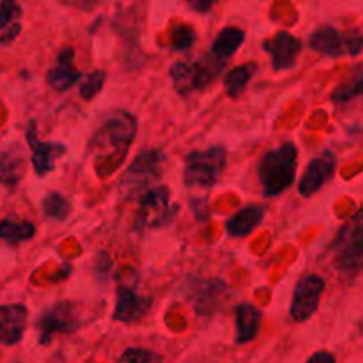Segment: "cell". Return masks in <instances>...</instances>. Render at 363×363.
<instances>
[{"instance_id": "obj_1", "label": "cell", "mask_w": 363, "mask_h": 363, "mask_svg": "<svg viewBox=\"0 0 363 363\" xmlns=\"http://www.w3.org/2000/svg\"><path fill=\"white\" fill-rule=\"evenodd\" d=\"M137 128V119L130 112L117 110L94 131L89 142V153L98 178H110L123 167Z\"/></svg>"}, {"instance_id": "obj_2", "label": "cell", "mask_w": 363, "mask_h": 363, "mask_svg": "<svg viewBox=\"0 0 363 363\" xmlns=\"http://www.w3.org/2000/svg\"><path fill=\"white\" fill-rule=\"evenodd\" d=\"M298 168V147L295 142H285L262 156L259 164V181L262 195L276 197L293 186Z\"/></svg>"}, {"instance_id": "obj_3", "label": "cell", "mask_w": 363, "mask_h": 363, "mask_svg": "<svg viewBox=\"0 0 363 363\" xmlns=\"http://www.w3.org/2000/svg\"><path fill=\"white\" fill-rule=\"evenodd\" d=\"M223 62L220 59L202 57L197 61H179L171 66V78L178 94L188 96L192 92L202 91L213 84L222 73Z\"/></svg>"}, {"instance_id": "obj_4", "label": "cell", "mask_w": 363, "mask_h": 363, "mask_svg": "<svg viewBox=\"0 0 363 363\" xmlns=\"http://www.w3.org/2000/svg\"><path fill=\"white\" fill-rule=\"evenodd\" d=\"M331 252L335 255L333 262L338 273L349 280L356 278L359 269H362L363 257L362 211H356L355 216L338 230L337 238L331 245Z\"/></svg>"}, {"instance_id": "obj_5", "label": "cell", "mask_w": 363, "mask_h": 363, "mask_svg": "<svg viewBox=\"0 0 363 363\" xmlns=\"http://www.w3.org/2000/svg\"><path fill=\"white\" fill-rule=\"evenodd\" d=\"M227 165L223 145H213L206 151H192L185 160V185L188 188H211L222 178Z\"/></svg>"}, {"instance_id": "obj_6", "label": "cell", "mask_w": 363, "mask_h": 363, "mask_svg": "<svg viewBox=\"0 0 363 363\" xmlns=\"http://www.w3.org/2000/svg\"><path fill=\"white\" fill-rule=\"evenodd\" d=\"M178 206L171 204V190L167 186L151 188L138 199L137 230L158 229L174 220Z\"/></svg>"}, {"instance_id": "obj_7", "label": "cell", "mask_w": 363, "mask_h": 363, "mask_svg": "<svg viewBox=\"0 0 363 363\" xmlns=\"http://www.w3.org/2000/svg\"><path fill=\"white\" fill-rule=\"evenodd\" d=\"M309 47L314 51H317V54L326 55V57L331 59L344 57V55L356 57V55L362 54L363 39L359 30L342 32V30L335 29V27L324 25L314 30L312 36L309 37Z\"/></svg>"}, {"instance_id": "obj_8", "label": "cell", "mask_w": 363, "mask_h": 363, "mask_svg": "<svg viewBox=\"0 0 363 363\" xmlns=\"http://www.w3.org/2000/svg\"><path fill=\"white\" fill-rule=\"evenodd\" d=\"M165 153L161 149H142L135 156L130 167L124 172L121 188L126 193L140 192L144 186L149 185L151 181H156L161 176V167H164Z\"/></svg>"}, {"instance_id": "obj_9", "label": "cell", "mask_w": 363, "mask_h": 363, "mask_svg": "<svg viewBox=\"0 0 363 363\" xmlns=\"http://www.w3.org/2000/svg\"><path fill=\"white\" fill-rule=\"evenodd\" d=\"M138 276L131 280V283H126L123 276L117 275V295H116V310H113V319L119 323L131 324L138 323L144 319L149 312L153 300L147 296L137 295Z\"/></svg>"}, {"instance_id": "obj_10", "label": "cell", "mask_w": 363, "mask_h": 363, "mask_svg": "<svg viewBox=\"0 0 363 363\" xmlns=\"http://www.w3.org/2000/svg\"><path fill=\"white\" fill-rule=\"evenodd\" d=\"M82 326L77 317V307L75 303L61 302L50 307L47 312L41 314L36 321V330L39 331V344L48 345L57 333H73Z\"/></svg>"}, {"instance_id": "obj_11", "label": "cell", "mask_w": 363, "mask_h": 363, "mask_svg": "<svg viewBox=\"0 0 363 363\" xmlns=\"http://www.w3.org/2000/svg\"><path fill=\"white\" fill-rule=\"evenodd\" d=\"M324 278L319 275H305L298 280L293 293L289 314L296 323L309 321L316 314L324 293Z\"/></svg>"}, {"instance_id": "obj_12", "label": "cell", "mask_w": 363, "mask_h": 363, "mask_svg": "<svg viewBox=\"0 0 363 363\" xmlns=\"http://www.w3.org/2000/svg\"><path fill=\"white\" fill-rule=\"evenodd\" d=\"M25 137L27 144H29L30 151H32V165L34 172H36L39 178H44L47 174H50L51 171H55V161L61 156H64L68 147L64 144H59V142H43L37 137V123L36 121H29L25 128Z\"/></svg>"}, {"instance_id": "obj_13", "label": "cell", "mask_w": 363, "mask_h": 363, "mask_svg": "<svg viewBox=\"0 0 363 363\" xmlns=\"http://www.w3.org/2000/svg\"><path fill=\"white\" fill-rule=\"evenodd\" d=\"M337 171V156L331 151H324L321 156L310 160L300 179L298 190L303 197H312L326 185Z\"/></svg>"}, {"instance_id": "obj_14", "label": "cell", "mask_w": 363, "mask_h": 363, "mask_svg": "<svg viewBox=\"0 0 363 363\" xmlns=\"http://www.w3.org/2000/svg\"><path fill=\"white\" fill-rule=\"evenodd\" d=\"M262 48L271 55L273 69L275 71H285V69L296 66V61L302 54L303 43L296 36L282 30V32H276L271 41H266Z\"/></svg>"}, {"instance_id": "obj_15", "label": "cell", "mask_w": 363, "mask_h": 363, "mask_svg": "<svg viewBox=\"0 0 363 363\" xmlns=\"http://www.w3.org/2000/svg\"><path fill=\"white\" fill-rule=\"evenodd\" d=\"M73 61H75V50L71 47L62 48L55 66L47 73L48 87L54 89L55 92H66L84 78V75L73 66Z\"/></svg>"}, {"instance_id": "obj_16", "label": "cell", "mask_w": 363, "mask_h": 363, "mask_svg": "<svg viewBox=\"0 0 363 363\" xmlns=\"http://www.w3.org/2000/svg\"><path fill=\"white\" fill-rule=\"evenodd\" d=\"M29 310L23 303L0 305V344L16 345L23 338Z\"/></svg>"}, {"instance_id": "obj_17", "label": "cell", "mask_w": 363, "mask_h": 363, "mask_svg": "<svg viewBox=\"0 0 363 363\" xmlns=\"http://www.w3.org/2000/svg\"><path fill=\"white\" fill-rule=\"evenodd\" d=\"M264 214L266 207L261 206V204H252V206L243 207V209H240L236 214H233V216L227 220V233L234 238L248 236V234L254 233V230L261 226Z\"/></svg>"}, {"instance_id": "obj_18", "label": "cell", "mask_w": 363, "mask_h": 363, "mask_svg": "<svg viewBox=\"0 0 363 363\" xmlns=\"http://www.w3.org/2000/svg\"><path fill=\"white\" fill-rule=\"evenodd\" d=\"M236 342L240 345L254 340L261 328V312L250 303H240L236 307Z\"/></svg>"}, {"instance_id": "obj_19", "label": "cell", "mask_w": 363, "mask_h": 363, "mask_svg": "<svg viewBox=\"0 0 363 363\" xmlns=\"http://www.w3.org/2000/svg\"><path fill=\"white\" fill-rule=\"evenodd\" d=\"M25 174V158L22 151H2L0 153V185L15 190Z\"/></svg>"}, {"instance_id": "obj_20", "label": "cell", "mask_w": 363, "mask_h": 363, "mask_svg": "<svg viewBox=\"0 0 363 363\" xmlns=\"http://www.w3.org/2000/svg\"><path fill=\"white\" fill-rule=\"evenodd\" d=\"M227 289L226 283L218 278H211L202 283L199 290L195 293V310L199 316H211L218 309V298L223 295Z\"/></svg>"}, {"instance_id": "obj_21", "label": "cell", "mask_w": 363, "mask_h": 363, "mask_svg": "<svg viewBox=\"0 0 363 363\" xmlns=\"http://www.w3.org/2000/svg\"><path fill=\"white\" fill-rule=\"evenodd\" d=\"M245 43V32L238 27H227L222 32L218 34L214 39L213 47H211V55L220 61L233 57Z\"/></svg>"}, {"instance_id": "obj_22", "label": "cell", "mask_w": 363, "mask_h": 363, "mask_svg": "<svg viewBox=\"0 0 363 363\" xmlns=\"http://www.w3.org/2000/svg\"><path fill=\"white\" fill-rule=\"evenodd\" d=\"M255 73H257V64L255 62H247V64L230 69L226 75V78H223V89H226L227 96L238 98V96L243 94L247 85L255 77Z\"/></svg>"}, {"instance_id": "obj_23", "label": "cell", "mask_w": 363, "mask_h": 363, "mask_svg": "<svg viewBox=\"0 0 363 363\" xmlns=\"http://www.w3.org/2000/svg\"><path fill=\"white\" fill-rule=\"evenodd\" d=\"M36 234V226L27 220L16 218H4L0 222V240L9 245H18L23 241H30Z\"/></svg>"}, {"instance_id": "obj_24", "label": "cell", "mask_w": 363, "mask_h": 363, "mask_svg": "<svg viewBox=\"0 0 363 363\" xmlns=\"http://www.w3.org/2000/svg\"><path fill=\"white\" fill-rule=\"evenodd\" d=\"M43 213L47 218H51L55 222H64L71 213V204L62 193L50 192L43 199Z\"/></svg>"}, {"instance_id": "obj_25", "label": "cell", "mask_w": 363, "mask_h": 363, "mask_svg": "<svg viewBox=\"0 0 363 363\" xmlns=\"http://www.w3.org/2000/svg\"><path fill=\"white\" fill-rule=\"evenodd\" d=\"M105 80H106V73L103 71V69H96V71L89 73L87 77H85V80L78 82V84H80V98L84 99V101H91V99H94L96 96L101 92L103 85H105Z\"/></svg>"}, {"instance_id": "obj_26", "label": "cell", "mask_w": 363, "mask_h": 363, "mask_svg": "<svg viewBox=\"0 0 363 363\" xmlns=\"http://www.w3.org/2000/svg\"><path fill=\"white\" fill-rule=\"evenodd\" d=\"M362 84H363V78H362V71H356V77L355 80H351L349 84L340 85V87L335 89L331 92V101L337 103V105H345V103L352 101L355 98H358L362 94Z\"/></svg>"}, {"instance_id": "obj_27", "label": "cell", "mask_w": 363, "mask_h": 363, "mask_svg": "<svg viewBox=\"0 0 363 363\" xmlns=\"http://www.w3.org/2000/svg\"><path fill=\"white\" fill-rule=\"evenodd\" d=\"M23 15L18 0H0V30L8 29L9 25L18 22Z\"/></svg>"}, {"instance_id": "obj_28", "label": "cell", "mask_w": 363, "mask_h": 363, "mask_svg": "<svg viewBox=\"0 0 363 363\" xmlns=\"http://www.w3.org/2000/svg\"><path fill=\"white\" fill-rule=\"evenodd\" d=\"M172 48L178 51H186L195 44V30L190 25H178L172 30Z\"/></svg>"}, {"instance_id": "obj_29", "label": "cell", "mask_w": 363, "mask_h": 363, "mask_svg": "<svg viewBox=\"0 0 363 363\" xmlns=\"http://www.w3.org/2000/svg\"><path fill=\"white\" fill-rule=\"evenodd\" d=\"M119 362L124 363H151L161 362V356L156 352L149 351L144 347H128L123 355L119 356Z\"/></svg>"}, {"instance_id": "obj_30", "label": "cell", "mask_w": 363, "mask_h": 363, "mask_svg": "<svg viewBox=\"0 0 363 363\" xmlns=\"http://www.w3.org/2000/svg\"><path fill=\"white\" fill-rule=\"evenodd\" d=\"M110 269H112V259H110V255L105 254V252L98 254V257H96V264H94L96 276H98L99 280H103L106 275H109Z\"/></svg>"}, {"instance_id": "obj_31", "label": "cell", "mask_w": 363, "mask_h": 363, "mask_svg": "<svg viewBox=\"0 0 363 363\" xmlns=\"http://www.w3.org/2000/svg\"><path fill=\"white\" fill-rule=\"evenodd\" d=\"M20 32H22V25H20L18 22L9 25L8 29H4V34L0 37V44H2V47H9L11 43H15V39L18 37Z\"/></svg>"}, {"instance_id": "obj_32", "label": "cell", "mask_w": 363, "mask_h": 363, "mask_svg": "<svg viewBox=\"0 0 363 363\" xmlns=\"http://www.w3.org/2000/svg\"><path fill=\"white\" fill-rule=\"evenodd\" d=\"M216 2L218 0H188L190 8H192L195 13H200V15H206V13H209L211 9L214 8Z\"/></svg>"}, {"instance_id": "obj_33", "label": "cell", "mask_w": 363, "mask_h": 363, "mask_svg": "<svg viewBox=\"0 0 363 363\" xmlns=\"http://www.w3.org/2000/svg\"><path fill=\"white\" fill-rule=\"evenodd\" d=\"M101 2L103 0H71V4L77 6V8H80L82 11H92V9L98 8Z\"/></svg>"}, {"instance_id": "obj_34", "label": "cell", "mask_w": 363, "mask_h": 363, "mask_svg": "<svg viewBox=\"0 0 363 363\" xmlns=\"http://www.w3.org/2000/svg\"><path fill=\"white\" fill-rule=\"evenodd\" d=\"M309 362H324V363H335V356L331 352L326 351H319L316 355H312L309 358Z\"/></svg>"}]
</instances>
